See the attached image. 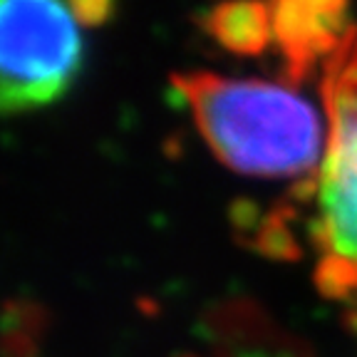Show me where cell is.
Segmentation results:
<instances>
[{
	"label": "cell",
	"mask_w": 357,
	"mask_h": 357,
	"mask_svg": "<svg viewBox=\"0 0 357 357\" xmlns=\"http://www.w3.org/2000/svg\"><path fill=\"white\" fill-rule=\"evenodd\" d=\"M67 3H70V8H73L79 20L87 22L105 20L112 8V0H67Z\"/></svg>",
	"instance_id": "cell-6"
},
{
	"label": "cell",
	"mask_w": 357,
	"mask_h": 357,
	"mask_svg": "<svg viewBox=\"0 0 357 357\" xmlns=\"http://www.w3.org/2000/svg\"><path fill=\"white\" fill-rule=\"evenodd\" d=\"M328 142L315 181L310 243L320 293L357 312V28H347L323 75Z\"/></svg>",
	"instance_id": "cell-2"
},
{
	"label": "cell",
	"mask_w": 357,
	"mask_h": 357,
	"mask_svg": "<svg viewBox=\"0 0 357 357\" xmlns=\"http://www.w3.org/2000/svg\"><path fill=\"white\" fill-rule=\"evenodd\" d=\"M201 137L223 164L248 176H301L318 169L328 129L305 97L263 79L176 75Z\"/></svg>",
	"instance_id": "cell-1"
},
{
	"label": "cell",
	"mask_w": 357,
	"mask_h": 357,
	"mask_svg": "<svg viewBox=\"0 0 357 357\" xmlns=\"http://www.w3.org/2000/svg\"><path fill=\"white\" fill-rule=\"evenodd\" d=\"M208 28L231 50L256 52L273 35V20L268 6L256 0H238L216 8L208 17Z\"/></svg>",
	"instance_id": "cell-5"
},
{
	"label": "cell",
	"mask_w": 357,
	"mask_h": 357,
	"mask_svg": "<svg viewBox=\"0 0 357 357\" xmlns=\"http://www.w3.org/2000/svg\"><path fill=\"white\" fill-rule=\"evenodd\" d=\"M82 62L67 0H0V105L6 114L55 102Z\"/></svg>",
	"instance_id": "cell-3"
},
{
	"label": "cell",
	"mask_w": 357,
	"mask_h": 357,
	"mask_svg": "<svg viewBox=\"0 0 357 357\" xmlns=\"http://www.w3.org/2000/svg\"><path fill=\"white\" fill-rule=\"evenodd\" d=\"M345 0H275L273 35L288 57L290 73L303 75L320 52L337 47Z\"/></svg>",
	"instance_id": "cell-4"
},
{
	"label": "cell",
	"mask_w": 357,
	"mask_h": 357,
	"mask_svg": "<svg viewBox=\"0 0 357 357\" xmlns=\"http://www.w3.org/2000/svg\"><path fill=\"white\" fill-rule=\"evenodd\" d=\"M352 318H355V330H357V312H350Z\"/></svg>",
	"instance_id": "cell-7"
}]
</instances>
